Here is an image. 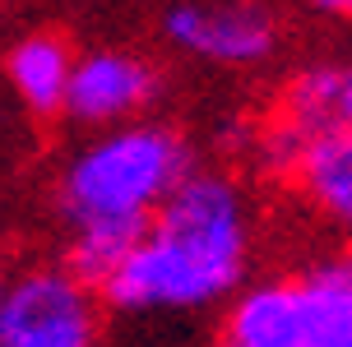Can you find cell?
Here are the masks:
<instances>
[{"instance_id": "1", "label": "cell", "mask_w": 352, "mask_h": 347, "mask_svg": "<svg viewBox=\"0 0 352 347\" xmlns=\"http://www.w3.org/2000/svg\"><path fill=\"white\" fill-rule=\"evenodd\" d=\"M246 269L250 204L241 186L223 172H190L102 282V296L125 315L209 311L246 282Z\"/></svg>"}, {"instance_id": "2", "label": "cell", "mask_w": 352, "mask_h": 347, "mask_svg": "<svg viewBox=\"0 0 352 347\" xmlns=\"http://www.w3.org/2000/svg\"><path fill=\"white\" fill-rule=\"evenodd\" d=\"M190 172V144L167 121H130L88 139L56 181L70 269L102 287Z\"/></svg>"}, {"instance_id": "3", "label": "cell", "mask_w": 352, "mask_h": 347, "mask_svg": "<svg viewBox=\"0 0 352 347\" xmlns=\"http://www.w3.org/2000/svg\"><path fill=\"white\" fill-rule=\"evenodd\" d=\"M223 333L241 347H352V250L246 287Z\"/></svg>"}, {"instance_id": "4", "label": "cell", "mask_w": 352, "mask_h": 347, "mask_svg": "<svg viewBox=\"0 0 352 347\" xmlns=\"http://www.w3.org/2000/svg\"><path fill=\"white\" fill-rule=\"evenodd\" d=\"M98 301L70 264H28L0 292V347H98Z\"/></svg>"}, {"instance_id": "5", "label": "cell", "mask_w": 352, "mask_h": 347, "mask_svg": "<svg viewBox=\"0 0 352 347\" xmlns=\"http://www.w3.org/2000/svg\"><path fill=\"white\" fill-rule=\"evenodd\" d=\"M162 37L218 69H250L278 52V14L260 0H176L162 10Z\"/></svg>"}, {"instance_id": "6", "label": "cell", "mask_w": 352, "mask_h": 347, "mask_svg": "<svg viewBox=\"0 0 352 347\" xmlns=\"http://www.w3.org/2000/svg\"><path fill=\"white\" fill-rule=\"evenodd\" d=\"M158 93V69L140 52L102 47V52L79 56L70 79V102L65 116L79 125H130Z\"/></svg>"}, {"instance_id": "7", "label": "cell", "mask_w": 352, "mask_h": 347, "mask_svg": "<svg viewBox=\"0 0 352 347\" xmlns=\"http://www.w3.org/2000/svg\"><path fill=\"white\" fill-rule=\"evenodd\" d=\"M278 121L301 139L352 130V56L348 60H311L301 65L278 98Z\"/></svg>"}, {"instance_id": "8", "label": "cell", "mask_w": 352, "mask_h": 347, "mask_svg": "<svg viewBox=\"0 0 352 347\" xmlns=\"http://www.w3.org/2000/svg\"><path fill=\"white\" fill-rule=\"evenodd\" d=\"M74 65H79V56L65 47V37H56V33L19 37L14 47H10V56H5L10 88H14V98L28 107L33 116H56V111H65Z\"/></svg>"}, {"instance_id": "9", "label": "cell", "mask_w": 352, "mask_h": 347, "mask_svg": "<svg viewBox=\"0 0 352 347\" xmlns=\"http://www.w3.org/2000/svg\"><path fill=\"white\" fill-rule=\"evenodd\" d=\"M292 181L306 194V204L316 208L338 236L352 241V130L316 135L306 144Z\"/></svg>"}, {"instance_id": "10", "label": "cell", "mask_w": 352, "mask_h": 347, "mask_svg": "<svg viewBox=\"0 0 352 347\" xmlns=\"http://www.w3.org/2000/svg\"><path fill=\"white\" fill-rule=\"evenodd\" d=\"M311 5L329 19H352V0H311Z\"/></svg>"}]
</instances>
